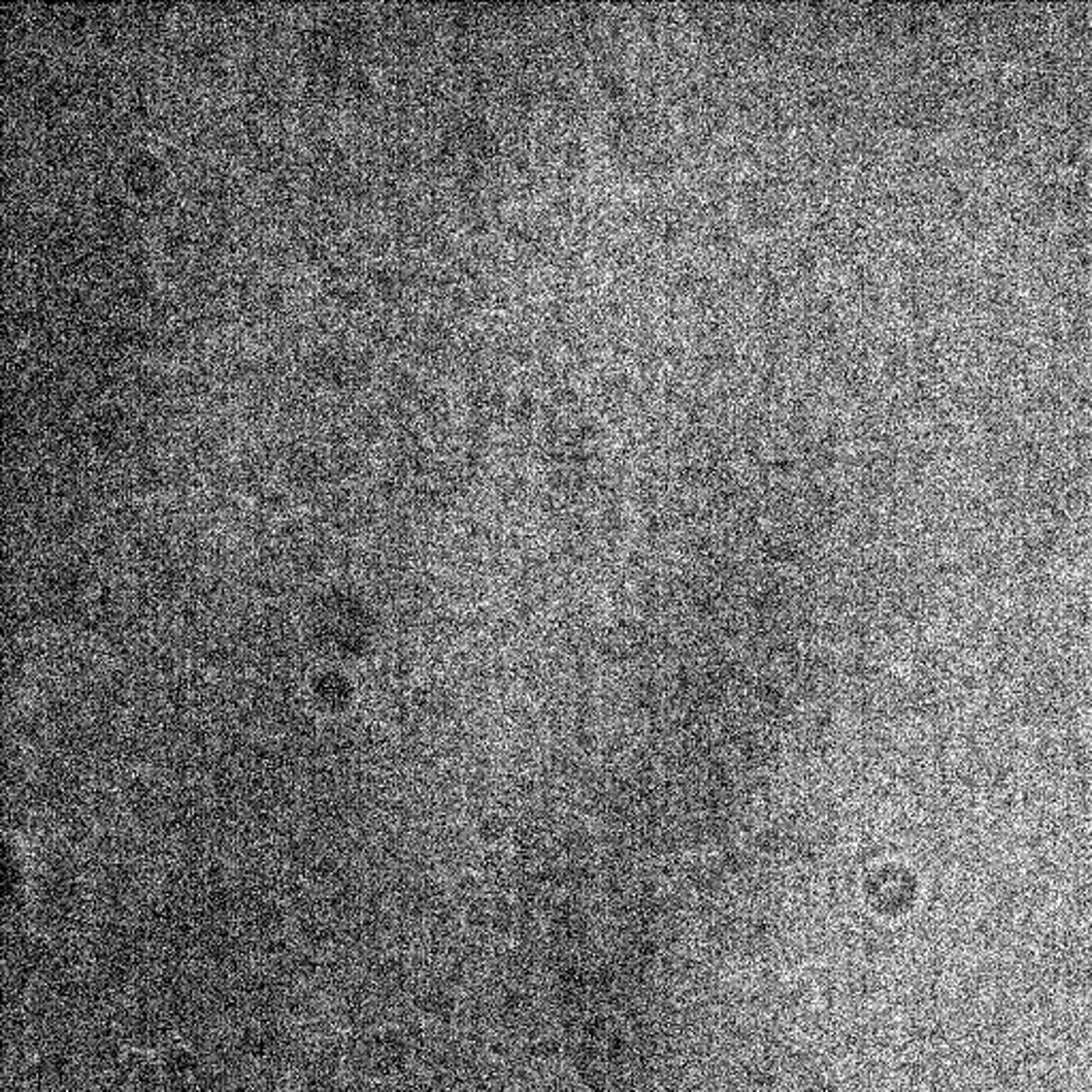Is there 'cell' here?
I'll use <instances>...</instances> for the list:
<instances>
[{"instance_id": "cell-1", "label": "cell", "mask_w": 1092, "mask_h": 1092, "mask_svg": "<svg viewBox=\"0 0 1092 1092\" xmlns=\"http://www.w3.org/2000/svg\"><path fill=\"white\" fill-rule=\"evenodd\" d=\"M307 367L311 376L337 389L359 385L367 376V365L361 359L331 349H323L311 355L307 359Z\"/></svg>"}, {"instance_id": "cell-2", "label": "cell", "mask_w": 1092, "mask_h": 1092, "mask_svg": "<svg viewBox=\"0 0 1092 1092\" xmlns=\"http://www.w3.org/2000/svg\"><path fill=\"white\" fill-rule=\"evenodd\" d=\"M161 179H163V167L159 159L145 150L135 152L127 163V169H124V181H127L131 186V191L139 197H147L156 193Z\"/></svg>"}, {"instance_id": "cell-3", "label": "cell", "mask_w": 1092, "mask_h": 1092, "mask_svg": "<svg viewBox=\"0 0 1092 1092\" xmlns=\"http://www.w3.org/2000/svg\"><path fill=\"white\" fill-rule=\"evenodd\" d=\"M373 287L385 297H393L399 293V275L391 269H378L373 271Z\"/></svg>"}]
</instances>
